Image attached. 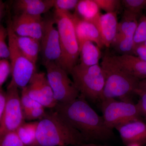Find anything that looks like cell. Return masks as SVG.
I'll list each match as a JSON object with an SVG mask.
<instances>
[{"instance_id":"15","label":"cell","mask_w":146,"mask_h":146,"mask_svg":"<svg viewBox=\"0 0 146 146\" xmlns=\"http://www.w3.org/2000/svg\"><path fill=\"white\" fill-rule=\"evenodd\" d=\"M108 56L118 67L139 80L146 78V61L132 55Z\"/></svg>"},{"instance_id":"35","label":"cell","mask_w":146,"mask_h":146,"mask_svg":"<svg viewBox=\"0 0 146 146\" xmlns=\"http://www.w3.org/2000/svg\"><path fill=\"white\" fill-rule=\"evenodd\" d=\"M136 89L146 93V78L139 81Z\"/></svg>"},{"instance_id":"2","label":"cell","mask_w":146,"mask_h":146,"mask_svg":"<svg viewBox=\"0 0 146 146\" xmlns=\"http://www.w3.org/2000/svg\"><path fill=\"white\" fill-rule=\"evenodd\" d=\"M36 139L38 146H77L86 143L81 133L55 111L46 112L38 121Z\"/></svg>"},{"instance_id":"31","label":"cell","mask_w":146,"mask_h":146,"mask_svg":"<svg viewBox=\"0 0 146 146\" xmlns=\"http://www.w3.org/2000/svg\"><path fill=\"white\" fill-rule=\"evenodd\" d=\"M11 73L10 62L6 59L0 60V87H2Z\"/></svg>"},{"instance_id":"21","label":"cell","mask_w":146,"mask_h":146,"mask_svg":"<svg viewBox=\"0 0 146 146\" xmlns=\"http://www.w3.org/2000/svg\"><path fill=\"white\" fill-rule=\"evenodd\" d=\"M102 56L100 48L94 42L86 41L80 46V63L84 67L98 65Z\"/></svg>"},{"instance_id":"14","label":"cell","mask_w":146,"mask_h":146,"mask_svg":"<svg viewBox=\"0 0 146 146\" xmlns=\"http://www.w3.org/2000/svg\"><path fill=\"white\" fill-rule=\"evenodd\" d=\"M72 18L79 47L86 41L94 42L100 49L104 46L98 29L95 24L80 19L74 13L72 14Z\"/></svg>"},{"instance_id":"16","label":"cell","mask_w":146,"mask_h":146,"mask_svg":"<svg viewBox=\"0 0 146 146\" xmlns=\"http://www.w3.org/2000/svg\"><path fill=\"white\" fill-rule=\"evenodd\" d=\"M119 22L117 12L101 14L96 26L104 46L109 48L112 45L117 32Z\"/></svg>"},{"instance_id":"36","label":"cell","mask_w":146,"mask_h":146,"mask_svg":"<svg viewBox=\"0 0 146 146\" xmlns=\"http://www.w3.org/2000/svg\"><path fill=\"white\" fill-rule=\"evenodd\" d=\"M5 5L4 3L2 1H0V23L1 21L2 18L4 11ZM1 25V24H0Z\"/></svg>"},{"instance_id":"27","label":"cell","mask_w":146,"mask_h":146,"mask_svg":"<svg viewBox=\"0 0 146 146\" xmlns=\"http://www.w3.org/2000/svg\"><path fill=\"white\" fill-rule=\"evenodd\" d=\"M8 37L7 28L0 25V58L6 59L9 58V51L8 44L6 40Z\"/></svg>"},{"instance_id":"3","label":"cell","mask_w":146,"mask_h":146,"mask_svg":"<svg viewBox=\"0 0 146 146\" xmlns=\"http://www.w3.org/2000/svg\"><path fill=\"white\" fill-rule=\"evenodd\" d=\"M100 66L105 78L102 100L117 98L122 101H130V97L135 94L140 80L118 67L107 55L103 58Z\"/></svg>"},{"instance_id":"22","label":"cell","mask_w":146,"mask_h":146,"mask_svg":"<svg viewBox=\"0 0 146 146\" xmlns=\"http://www.w3.org/2000/svg\"><path fill=\"white\" fill-rule=\"evenodd\" d=\"M38 121L24 123L16 130L25 146H38L36 139V131Z\"/></svg>"},{"instance_id":"13","label":"cell","mask_w":146,"mask_h":146,"mask_svg":"<svg viewBox=\"0 0 146 146\" xmlns=\"http://www.w3.org/2000/svg\"><path fill=\"white\" fill-rule=\"evenodd\" d=\"M115 129L127 146L133 144L142 145L146 143V123L141 120L130 122Z\"/></svg>"},{"instance_id":"23","label":"cell","mask_w":146,"mask_h":146,"mask_svg":"<svg viewBox=\"0 0 146 146\" xmlns=\"http://www.w3.org/2000/svg\"><path fill=\"white\" fill-rule=\"evenodd\" d=\"M125 10L141 17L146 8V0H123L121 1Z\"/></svg>"},{"instance_id":"7","label":"cell","mask_w":146,"mask_h":146,"mask_svg":"<svg viewBox=\"0 0 146 146\" xmlns=\"http://www.w3.org/2000/svg\"><path fill=\"white\" fill-rule=\"evenodd\" d=\"M101 101L102 117L106 125L112 130L139 120L141 116L138 105L131 101H119L115 99H103Z\"/></svg>"},{"instance_id":"37","label":"cell","mask_w":146,"mask_h":146,"mask_svg":"<svg viewBox=\"0 0 146 146\" xmlns=\"http://www.w3.org/2000/svg\"><path fill=\"white\" fill-rule=\"evenodd\" d=\"M76 146H107L105 145H98L93 143H84L80 144Z\"/></svg>"},{"instance_id":"6","label":"cell","mask_w":146,"mask_h":146,"mask_svg":"<svg viewBox=\"0 0 146 146\" xmlns=\"http://www.w3.org/2000/svg\"><path fill=\"white\" fill-rule=\"evenodd\" d=\"M8 46L12 79L10 83L19 89L27 86L33 75L36 72V65L23 54L18 48L10 22L7 27Z\"/></svg>"},{"instance_id":"17","label":"cell","mask_w":146,"mask_h":146,"mask_svg":"<svg viewBox=\"0 0 146 146\" xmlns=\"http://www.w3.org/2000/svg\"><path fill=\"white\" fill-rule=\"evenodd\" d=\"M55 0H17L13 5L16 14L40 16L54 7Z\"/></svg>"},{"instance_id":"38","label":"cell","mask_w":146,"mask_h":146,"mask_svg":"<svg viewBox=\"0 0 146 146\" xmlns=\"http://www.w3.org/2000/svg\"><path fill=\"white\" fill-rule=\"evenodd\" d=\"M128 146H142L141 145L138 144H133L131 145H129Z\"/></svg>"},{"instance_id":"29","label":"cell","mask_w":146,"mask_h":146,"mask_svg":"<svg viewBox=\"0 0 146 146\" xmlns=\"http://www.w3.org/2000/svg\"><path fill=\"white\" fill-rule=\"evenodd\" d=\"M20 100L23 112L31 109L38 104H40L29 96L27 86L22 89Z\"/></svg>"},{"instance_id":"26","label":"cell","mask_w":146,"mask_h":146,"mask_svg":"<svg viewBox=\"0 0 146 146\" xmlns=\"http://www.w3.org/2000/svg\"><path fill=\"white\" fill-rule=\"evenodd\" d=\"M44 108L42 105L38 104L31 109L23 111L24 119L29 121L41 119L46 113Z\"/></svg>"},{"instance_id":"11","label":"cell","mask_w":146,"mask_h":146,"mask_svg":"<svg viewBox=\"0 0 146 146\" xmlns=\"http://www.w3.org/2000/svg\"><path fill=\"white\" fill-rule=\"evenodd\" d=\"M27 87L29 96L44 107L54 108L56 106L58 102L45 73L36 72Z\"/></svg>"},{"instance_id":"9","label":"cell","mask_w":146,"mask_h":146,"mask_svg":"<svg viewBox=\"0 0 146 146\" xmlns=\"http://www.w3.org/2000/svg\"><path fill=\"white\" fill-rule=\"evenodd\" d=\"M6 94L5 108L0 121V136L16 131L25 122L18 87L9 83Z\"/></svg>"},{"instance_id":"4","label":"cell","mask_w":146,"mask_h":146,"mask_svg":"<svg viewBox=\"0 0 146 146\" xmlns=\"http://www.w3.org/2000/svg\"><path fill=\"white\" fill-rule=\"evenodd\" d=\"M60 39L61 57L59 65L70 74L77 64L79 57V44L76 35L72 13L55 9L53 16Z\"/></svg>"},{"instance_id":"30","label":"cell","mask_w":146,"mask_h":146,"mask_svg":"<svg viewBox=\"0 0 146 146\" xmlns=\"http://www.w3.org/2000/svg\"><path fill=\"white\" fill-rule=\"evenodd\" d=\"M78 1V0H55L54 7L55 9L69 11L75 9Z\"/></svg>"},{"instance_id":"24","label":"cell","mask_w":146,"mask_h":146,"mask_svg":"<svg viewBox=\"0 0 146 146\" xmlns=\"http://www.w3.org/2000/svg\"><path fill=\"white\" fill-rule=\"evenodd\" d=\"M0 146H25L16 131H9L0 136Z\"/></svg>"},{"instance_id":"28","label":"cell","mask_w":146,"mask_h":146,"mask_svg":"<svg viewBox=\"0 0 146 146\" xmlns=\"http://www.w3.org/2000/svg\"><path fill=\"white\" fill-rule=\"evenodd\" d=\"M100 9L106 13L117 12L121 1L119 0H94Z\"/></svg>"},{"instance_id":"1","label":"cell","mask_w":146,"mask_h":146,"mask_svg":"<svg viewBox=\"0 0 146 146\" xmlns=\"http://www.w3.org/2000/svg\"><path fill=\"white\" fill-rule=\"evenodd\" d=\"M80 94L76 99L58 103L54 109L72 127L78 131L85 141H103L112 138L113 130L107 127L102 117L97 113Z\"/></svg>"},{"instance_id":"19","label":"cell","mask_w":146,"mask_h":146,"mask_svg":"<svg viewBox=\"0 0 146 146\" xmlns=\"http://www.w3.org/2000/svg\"><path fill=\"white\" fill-rule=\"evenodd\" d=\"M17 46L21 52L33 63L36 65L40 52V42L30 36H21L14 33Z\"/></svg>"},{"instance_id":"18","label":"cell","mask_w":146,"mask_h":146,"mask_svg":"<svg viewBox=\"0 0 146 146\" xmlns=\"http://www.w3.org/2000/svg\"><path fill=\"white\" fill-rule=\"evenodd\" d=\"M140 18L139 16L125 10L121 20L119 23L117 32L114 40L125 39L133 41Z\"/></svg>"},{"instance_id":"10","label":"cell","mask_w":146,"mask_h":146,"mask_svg":"<svg viewBox=\"0 0 146 146\" xmlns=\"http://www.w3.org/2000/svg\"><path fill=\"white\" fill-rule=\"evenodd\" d=\"M44 26L40 40V52L43 62H53L59 65L61 57L59 33L53 17L43 18Z\"/></svg>"},{"instance_id":"12","label":"cell","mask_w":146,"mask_h":146,"mask_svg":"<svg viewBox=\"0 0 146 146\" xmlns=\"http://www.w3.org/2000/svg\"><path fill=\"white\" fill-rule=\"evenodd\" d=\"M13 32L18 36H30L40 42L43 32L44 21L42 16L16 14L9 20Z\"/></svg>"},{"instance_id":"5","label":"cell","mask_w":146,"mask_h":146,"mask_svg":"<svg viewBox=\"0 0 146 146\" xmlns=\"http://www.w3.org/2000/svg\"><path fill=\"white\" fill-rule=\"evenodd\" d=\"M70 74L80 94L85 98L101 100L105 78L99 64L84 67L77 64L73 68Z\"/></svg>"},{"instance_id":"20","label":"cell","mask_w":146,"mask_h":146,"mask_svg":"<svg viewBox=\"0 0 146 146\" xmlns=\"http://www.w3.org/2000/svg\"><path fill=\"white\" fill-rule=\"evenodd\" d=\"M100 9L94 0H80L74 13L80 19L91 22L96 26L101 15Z\"/></svg>"},{"instance_id":"39","label":"cell","mask_w":146,"mask_h":146,"mask_svg":"<svg viewBox=\"0 0 146 146\" xmlns=\"http://www.w3.org/2000/svg\"><path fill=\"white\" fill-rule=\"evenodd\" d=\"M145 145L146 146V143L145 144Z\"/></svg>"},{"instance_id":"32","label":"cell","mask_w":146,"mask_h":146,"mask_svg":"<svg viewBox=\"0 0 146 146\" xmlns=\"http://www.w3.org/2000/svg\"><path fill=\"white\" fill-rule=\"evenodd\" d=\"M135 94L138 95L140 98L137 104L140 110L141 115L144 116L146 123V93L136 89Z\"/></svg>"},{"instance_id":"8","label":"cell","mask_w":146,"mask_h":146,"mask_svg":"<svg viewBox=\"0 0 146 146\" xmlns=\"http://www.w3.org/2000/svg\"><path fill=\"white\" fill-rule=\"evenodd\" d=\"M44 64L47 79L58 103L69 102L79 96V92L66 71L54 62H47Z\"/></svg>"},{"instance_id":"34","label":"cell","mask_w":146,"mask_h":146,"mask_svg":"<svg viewBox=\"0 0 146 146\" xmlns=\"http://www.w3.org/2000/svg\"><path fill=\"white\" fill-rule=\"evenodd\" d=\"M6 102V92L3 90L2 87H0V121L5 108Z\"/></svg>"},{"instance_id":"25","label":"cell","mask_w":146,"mask_h":146,"mask_svg":"<svg viewBox=\"0 0 146 146\" xmlns=\"http://www.w3.org/2000/svg\"><path fill=\"white\" fill-rule=\"evenodd\" d=\"M145 41H146V16L142 15L138 20V26L134 35V46Z\"/></svg>"},{"instance_id":"33","label":"cell","mask_w":146,"mask_h":146,"mask_svg":"<svg viewBox=\"0 0 146 146\" xmlns=\"http://www.w3.org/2000/svg\"><path fill=\"white\" fill-rule=\"evenodd\" d=\"M133 55L146 61V41L134 46Z\"/></svg>"}]
</instances>
